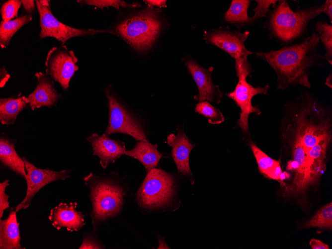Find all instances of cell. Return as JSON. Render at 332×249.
I'll return each mask as SVG.
<instances>
[{
  "instance_id": "cell-1",
  "label": "cell",
  "mask_w": 332,
  "mask_h": 249,
  "mask_svg": "<svg viewBox=\"0 0 332 249\" xmlns=\"http://www.w3.org/2000/svg\"><path fill=\"white\" fill-rule=\"evenodd\" d=\"M320 42L317 33L314 32L299 43L277 50L256 52V55L267 62L276 72L278 89H286L295 84L311 88V68L325 60L318 52Z\"/></svg>"
},
{
  "instance_id": "cell-2",
  "label": "cell",
  "mask_w": 332,
  "mask_h": 249,
  "mask_svg": "<svg viewBox=\"0 0 332 249\" xmlns=\"http://www.w3.org/2000/svg\"><path fill=\"white\" fill-rule=\"evenodd\" d=\"M114 173L98 176L90 172L84 181L90 190L92 210L90 214L94 230L105 220L117 216L122 209L125 191Z\"/></svg>"
},
{
  "instance_id": "cell-3",
  "label": "cell",
  "mask_w": 332,
  "mask_h": 249,
  "mask_svg": "<svg viewBox=\"0 0 332 249\" xmlns=\"http://www.w3.org/2000/svg\"><path fill=\"white\" fill-rule=\"evenodd\" d=\"M324 5L293 11L286 0H280L270 15L266 27L279 40L289 43L301 36L310 21L323 12Z\"/></svg>"
},
{
  "instance_id": "cell-4",
  "label": "cell",
  "mask_w": 332,
  "mask_h": 249,
  "mask_svg": "<svg viewBox=\"0 0 332 249\" xmlns=\"http://www.w3.org/2000/svg\"><path fill=\"white\" fill-rule=\"evenodd\" d=\"M176 190L174 175L154 168L147 172L136 193V201L147 210L167 208L173 202Z\"/></svg>"
},
{
  "instance_id": "cell-5",
  "label": "cell",
  "mask_w": 332,
  "mask_h": 249,
  "mask_svg": "<svg viewBox=\"0 0 332 249\" xmlns=\"http://www.w3.org/2000/svg\"><path fill=\"white\" fill-rule=\"evenodd\" d=\"M149 7L120 22L116 31L133 48L148 50L157 38L162 23L156 11Z\"/></svg>"
},
{
  "instance_id": "cell-6",
  "label": "cell",
  "mask_w": 332,
  "mask_h": 249,
  "mask_svg": "<svg viewBox=\"0 0 332 249\" xmlns=\"http://www.w3.org/2000/svg\"><path fill=\"white\" fill-rule=\"evenodd\" d=\"M235 69L238 82L234 90L225 95L233 99L240 108L241 112L237 124L243 134L247 135L249 134V115L251 113L259 115L261 113L258 105H252L251 99L256 95L266 94L269 85L254 87L247 82V77L251 72L248 59L235 61Z\"/></svg>"
},
{
  "instance_id": "cell-7",
  "label": "cell",
  "mask_w": 332,
  "mask_h": 249,
  "mask_svg": "<svg viewBox=\"0 0 332 249\" xmlns=\"http://www.w3.org/2000/svg\"><path fill=\"white\" fill-rule=\"evenodd\" d=\"M36 6L39 15L41 31L39 39L53 37L63 45L69 39L77 36H92L98 33L109 32L106 30L80 29L66 25L53 15L49 0H36Z\"/></svg>"
},
{
  "instance_id": "cell-8",
  "label": "cell",
  "mask_w": 332,
  "mask_h": 249,
  "mask_svg": "<svg viewBox=\"0 0 332 249\" xmlns=\"http://www.w3.org/2000/svg\"><path fill=\"white\" fill-rule=\"evenodd\" d=\"M104 91L109 109L108 124L104 133L108 135L117 133L127 134L137 142L147 140L139 120L124 107L110 88H106Z\"/></svg>"
},
{
  "instance_id": "cell-9",
  "label": "cell",
  "mask_w": 332,
  "mask_h": 249,
  "mask_svg": "<svg viewBox=\"0 0 332 249\" xmlns=\"http://www.w3.org/2000/svg\"><path fill=\"white\" fill-rule=\"evenodd\" d=\"M78 60L74 52L66 46L54 47L46 56V74L59 83L64 89H67L72 77L79 70Z\"/></svg>"
},
{
  "instance_id": "cell-10",
  "label": "cell",
  "mask_w": 332,
  "mask_h": 249,
  "mask_svg": "<svg viewBox=\"0 0 332 249\" xmlns=\"http://www.w3.org/2000/svg\"><path fill=\"white\" fill-rule=\"evenodd\" d=\"M22 159L26 172L27 191L24 198L15 208L16 212L27 208L30 205L33 197L44 186L54 181L65 180L70 177L72 171L70 169L60 171L48 168L41 169L30 163L25 157H22Z\"/></svg>"
},
{
  "instance_id": "cell-11",
  "label": "cell",
  "mask_w": 332,
  "mask_h": 249,
  "mask_svg": "<svg viewBox=\"0 0 332 249\" xmlns=\"http://www.w3.org/2000/svg\"><path fill=\"white\" fill-rule=\"evenodd\" d=\"M249 34L248 31L241 33L227 27H221L205 32L203 36L206 42L217 46L236 61L248 59V56L252 54L245 45Z\"/></svg>"
},
{
  "instance_id": "cell-12",
  "label": "cell",
  "mask_w": 332,
  "mask_h": 249,
  "mask_svg": "<svg viewBox=\"0 0 332 249\" xmlns=\"http://www.w3.org/2000/svg\"><path fill=\"white\" fill-rule=\"evenodd\" d=\"M183 60L198 87V93L194 96V99L199 102L209 101L220 103L223 94L219 85H215L212 80L213 67L205 68L190 57H185Z\"/></svg>"
},
{
  "instance_id": "cell-13",
  "label": "cell",
  "mask_w": 332,
  "mask_h": 249,
  "mask_svg": "<svg viewBox=\"0 0 332 249\" xmlns=\"http://www.w3.org/2000/svg\"><path fill=\"white\" fill-rule=\"evenodd\" d=\"M176 130L177 135L173 133L169 135L166 143L172 148L171 155L177 170L186 176L193 184L194 179L189 166V156L194 146L186 135L182 126H179Z\"/></svg>"
},
{
  "instance_id": "cell-14",
  "label": "cell",
  "mask_w": 332,
  "mask_h": 249,
  "mask_svg": "<svg viewBox=\"0 0 332 249\" xmlns=\"http://www.w3.org/2000/svg\"><path fill=\"white\" fill-rule=\"evenodd\" d=\"M91 144L93 155L100 159V164L105 169L109 163H114L126 151L125 143L120 140H113L109 135L93 133L86 138Z\"/></svg>"
},
{
  "instance_id": "cell-15",
  "label": "cell",
  "mask_w": 332,
  "mask_h": 249,
  "mask_svg": "<svg viewBox=\"0 0 332 249\" xmlns=\"http://www.w3.org/2000/svg\"><path fill=\"white\" fill-rule=\"evenodd\" d=\"M35 76L37 79L36 87L27 96L29 106L32 110L42 106H55L59 100L63 99L56 89L53 80L49 76L39 72H36Z\"/></svg>"
},
{
  "instance_id": "cell-16",
  "label": "cell",
  "mask_w": 332,
  "mask_h": 249,
  "mask_svg": "<svg viewBox=\"0 0 332 249\" xmlns=\"http://www.w3.org/2000/svg\"><path fill=\"white\" fill-rule=\"evenodd\" d=\"M77 202H61L51 210L49 219L57 230L65 227L71 232L78 231L85 225L84 215L76 210Z\"/></svg>"
},
{
  "instance_id": "cell-17",
  "label": "cell",
  "mask_w": 332,
  "mask_h": 249,
  "mask_svg": "<svg viewBox=\"0 0 332 249\" xmlns=\"http://www.w3.org/2000/svg\"><path fill=\"white\" fill-rule=\"evenodd\" d=\"M124 155L138 160L147 172L155 168L163 157V154L158 150L157 144H152L148 140L137 141L135 147L126 151Z\"/></svg>"
},
{
  "instance_id": "cell-18",
  "label": "cell",
  "mask_w": 332,
  "mask_h": 249,
  "mask_svg": "<svg viewBox=\"0 0 332 249\" xmlns=\"http://www.w3.org/2000/svg\"><path fill=\"white\" fill-rule=\"evenodd\" d=\"M249 145L256 159L260 173L284 185L283 180L288 178L290 174L282 172L280 162L271 158L254 143L251 142Z\"/></svg>"
},
{
  "instance_id": "cell-19",
  "label": "cell",
  "mask_w": 332,
  "mask_h": 249,
  "mask_svg": "<svg viewBox=\"0 0 332 249\" xmlns=\"http://www.w3.org/2000/svg\"><path fill=\"white\" fill-rule=\"evenodd\" d=\"M0 161L3 166L25 179L24 163L16 152L14 141L4 133L0 137Z\"/></svg>"
},
{
  "instance_id": "cell-20",
  "label": "cell",
  "mask_w": 332,
  "mask_h": 249,
  "mask_svg": "<svg viewBox=\"0 0 332 249\" xmlns=\"http://www.w3.org/2000/svg\"><path fill=\"white\" fill-rule=\"evenodd\" d=\"M19 223L17 221L16 212H10L5 220H0V249H21Z\"/></svg>"
},
{
  "instance_id": "cell-21",
  "label": "cell",
  "mask_w": 332,
  "mask_h": 249,
  "mask_svg": "<svg viewBox=\"0 0 332 249\" xmlns=\"http://www.w3.org/2000/svg\"><path fill=\"white\" fill-rule=\"evenodd\" d=\"M29 105L27 97L21 95L0 99V121L3 125L13 124L19 113Z\"/></svg>"
},
{
  "instance_id": "cell-22",
  "label": "cell",
  "mask_w": 332,
  "mask_h": 249,
  "mask_svg": "<svg viewBox=\"0 0 332 249\" xmlns=\"http://www.w3.org/2000/svg\"><path fill=\"white\" fill-rule=\"evenodd\" d=\"M249 0H233L224 16V22L234 24L240 30L245 25H252L255 21L248 15L250 4Z\"/></svg>"
},
{
  "instance_id": "cell-23",
  "label": "cell",
  "mask_w": 332,
  "mask_h": 249,
  "mask_svg": "<svg viewBox=\"0 0 332 249\" xmlns=\"http://www.w3.org/2000/svg\"><path fill=\"white\" fill-rule=\"evenodd\" d=\"M32 19L31 15L25 14L10 21L2 20L0 23V47L2 48L7 47L15 33L22 26L27 24Z\"/></svg>"
},
{
  "instance_id": "cell-24",
  "label": "cell",
  "mask_w": 332,
  "mask_h": 249,
  "mask_svg": "<svg viewBox=\"0 0 332 249\" xmlns=\"http://www.w3.org/2000/svg\"><path fill=\"white\" fill-rule=\"evenodd\" d=\"M316 30L320 40L325 47V60L332 64V25L323 21L319 20L315 24Z\"/></svg>"
},
{
  "instance_id": "cell-25",
  "label": "cell",
  "mask_w": 332,
  "mask_h": 249,
  "mask_svg": "<svg viewBox=\"0 0 332 249\" xmlns=\"http://www.w3.org/2000/svg\"><path fill=\"white\" fill-rule=\"evenodd\" d=\"M304 227L310 228H332V203L330 202L322 207L316 214L305 225Z\"/></svg>"
},
{
  "instance_id": "cell-26",
  "label": "cell",
  "mask_w": 332,
  "mask_h": 249,
  "mask_svg": "<svg viewBox=\"0 0 332 249\" xmlns=\"http://www.w3.org/2000/svg\"><path fill=\"white\" fill-rule=\"evenodd\" d=\"M195 111L207 118L209 123L211 124H219L224 121L222 113L207 101L196 104Z\"/></svg>"
},
{
  "instance_id": "cell-27",
  "label": "cell",
  "mask_w": 332,
  "mask_h": 249,
  "mask_svg": "<svg viewBox=\"0 0 332 249\" xmlns=\"http://www.w3.org/2000/svg\"><path fill=\"white\" fill-rule=\"evenodd\" d=\"M21 4V0H9L4 2L0 10L2 21H8L17 17Z\"/></svg>"
},
{
  "instance_id": "cell-28",
  "label": "cell",
  "mask_w": 332,
  "mask_h": 249,
  "mask_svg": "<svg viewBox=\"0 0 332 249\" xmlns=\"http://www.w3.org/2000/svg\"><path fill=\"white\" fill-rule=\"evenodd\" d=\"M77 1L81 4L93 5L100 9L108 7L119 9L120 7H125L128 6L126 2L120 0H83Z\"/></svg>"
},
{
  "instance_id": "cell-29",
  "label": "cell",
  "mask_w": 332,
  "mask_h": 249,
  "mask_svg": "<svg viewBox=\"0 0 332 249\" xmlns=\"http://www.w3.org/2000/svg\"><path fill=\"white\" fill-rule=\"evenodd\" d=\"M255 1L257 4L256 6L253 9L254 14L251 17V18L255 21H258L260 17H265L267 13L269 11V6L270 5H275L277 0H256Z\"/></svg>"
},
{
  "instance_id": "cell-30",
  "label": "cell",
  "mask_w": 332,
  "mask_h": 249,
  "mask_svg": "<svg viewBox=\"0 0 332 249\" xmlns=\"http://www.w3.org/2000/svg\"><path fill=\"white\" fill-rule=\"evenodd\" d=\"M9 180L6 179L0 183V218L3 216L4 211L9 207V196L5 192V188L9 185Z\"/></svg>"
},
{
  "instance_id": "cell-31",
  "label": "cell",
  "mask_w": 332,
  "mask_h": 249,
  "mask_svg": "<svg viewBox=\"0 0 332 249\" xmlns=\"http://www.w3.org/2000/svg\"><path fill=\"white\" fill-rule=\"evenodd\" d=\"M80 249H105L95 237L91 235L85 234L83 236V239L81 246L79 248Z\"/></svg>"
},
{
  "instance_id": "cell-32",
  "label": "cell",
  "mask_w": 332,
  "mask_h": 249,
  "mask_svg": "<svg viewBox=\"0 0 332 249\" xmlns=\"http://www.w3.org/2000/svg\"><path fill=\"white\" fill-rule=\"evenodd\" d=\"M35 1L33 0H22V6L26 12V14L32 15L35 11Z\"/></svg>"
},
{
  "instance_id": "cell-33",
  "label": "cell",
  "mask_w": 332,
  "mask_h": 249,
  "mask_svg": "<svg viewBox=\"0 0 332 249\" xmlns=\"http://www.w3.org/2000/svg\"><path fill=\"white\" fill-rule=\"evenodd\" d=\"M309 245L312 249H329V247L321 241L312 239L309 242Z\"/></svg>"
},
{
  "instance_id": "cell-34",
  "label": "cell",
  "mask_w": 332,
  "mask_h": 249,
  "mask_svg": "<svg viewBox=\"0 0 332 249\" xmlns=\"http://www.w3.org/2000/svg\"><path fill=\"white\" fill-rule=\"evenodd\" d=\"M323 12L325 13L330 19L331 23L332 22V0H327L324 3Z\"/></svg>"
},
{
  "instance_id": "cell-35",
  "label": "cell",
  "mask_w": 332,
  "mask_h": 249,
  "mask_svg": "<svg viewBox=\"0 0 332 249\" xmlns=\"http://www.w3.org/2000/svg\"><path fill=\"white\" fill-rule=\"evenodd\" d=\"M150 7L157 6L159 7H166V0H144Z\"/></svg>"
},
{
  "instance_id": "cell-36",
  "label": "cell",
  "mask_w": 332,
  "mask_h": 249,
  "mask_svg": "<svg viewBox=\"0 0 332 249\" xmlns=\"http://www.w3.org/2000/svg\"><path fill=\"white\" fill-rule=\"evenodd\" d=\"M9 78V75L7 74V71L5 67L0 68V86L3 87L8 79Z\"/></svg>"
},
{
  "instance_id": "cell-37",
  "label": "cell",
  "mask_w": 332,
  "mask_h": 249,
  "mask_svg": "<svg viewBox=\"0 0 332 249\" xmlns=\"http://www.w3.org/2000/svg\"><path fill=\"white\" fill-rule=\"evenodd\" d=\"M162 239V238H161V239H158L160 245L158 249H169V248L166 245L165 240Z\"/></svg>"
},
{
  "instance_id": "cell-38",
  "label": "cell",
  "mask_w": 332,
  "mask_h": 249,
  "mask_svg": "<svg viewBox=\"0 0 332 249\" xmlns=\"http://www.w3.org/2000/svg\"><path fill=\"white\" fill-rule=\"evenodd\" d=\"M327 82L326 83V84L328 86H330L331 88H332V78L329 80V76L327 77Z\"/></svg>"
}]
</instances>
